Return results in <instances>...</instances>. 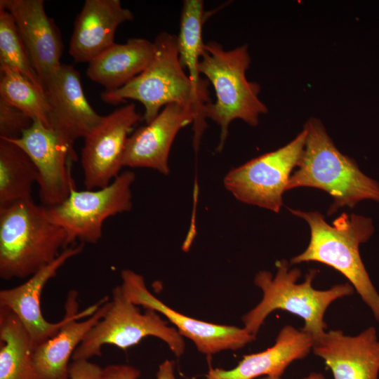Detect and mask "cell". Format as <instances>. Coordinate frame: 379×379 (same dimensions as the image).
Masks as SVG:
<instances>
[{
  "instance_id": "24",
  "label": "cell",
  "mask_w": 379,
  "mask_h": 379,
  "mask_svg": "<svg viewBox=\"0 0 379 379\" xmlns=\"http://www.w3.org/2000/svg\"><path fill=\"white\" fill-rule=\"evenodd\" d=\"M204 20L203 1H184L177 40L182 66L187 69L188 76L195 88L199 93L209 96L208 81L200 77L199 71V62L205 44L202 38Z\"/></svg>"
},
{
  "instance_id": "9",
  "label": "cell",
  "mask_w": 379,
  "mask_h": 379,
  "mask_svg": "<svg viewBox=\"0 0 379 379\" xmlns=\"http://www.w3.org/2000/svg\"><path fill=\"white\" fill-rule=\"evenodd\" d=\"M306 138L303 128L284 147L232 169L224 178L225 187L239 201L279 212L283 194L301 158Z\"/></svg>"
},
{
  "instance_id": "29",
  "label": "cell",
  "mask_w": 379,
  "mask_h": 379,
  "mask_svg": "<svg viewBox=\"0 0 379 379\" xmlns=\"http://www.w3.org/2000/svg\"><path fill=\"white\" fill-rule=\"evenodd\" d=\"M140 371L128 364H110L103 368L102 379H138Z\"/></svg>"
},
{
  "instance_id": "31",
  "label": "cell",
  "mask_w": 379,
  "mask_h": 379,
  "mask_svg": "<svg viewBox=\"0 0 379 379\" xmlns=\"http://www.w3.org/2000/svg\"><path fill=\"white\" fill-rule=\"evenodd\" d=\"M260 379H282V378L281 377H276V376H264L261 378ZM302 379H326V378L324 375L321 373L312 372Z\"/></svg>"
},
{
  "instance_id": "16",
  "label": "cell",
  "mask_w": 379,
  "mask_h": 379,
  "mask_svg": "<svg viewBox=\"0 0 379 379\" xmlns=\"http://www.w3.org/2000/svg\"><path fill=\"white\" fill-rule=\"evenodd\" d=\"M312 350L334 379H378L379 339L373 326L356 335L341 330L326 331L313 339Z\"/></svg>"
},
{
  "instance_id": "5",
  "label": "cell",
  "mask_w": 379,
  "mask_h": 379,
  "mask_svg": "<svg viewBox=\"0 0 379 379\" xmlns=\"http://www.w3.org/2000/svg\"><path fill=\"white\" fill-rule=\"evenodd\" d=\"M67 248V235L32 198L0 206V277H31Z\"/></svg>"
},
{
  "instance_id": "30",
  "label": "cell",
  "mask_w": 379,
  "mask_h": 379,
  "mask_svg": "<svg viewBox=\"0 0 379 379\" xmlns=\"http://www.w3.org/2000/svg\"><path fill=\"white\" fill-rule=\"evenodd\" d=\"M157 379H175V361L166 359L159 366Z\"/></svg>"
},
{
  "instance_id": "27",
  "label": "cell",
  "mask_w": 379,
  "mask_h": 379,
  "mask_svg": "<svg viewBox=\"0 0 379 379\" xmlns=\"http://www.w3.org/2000/svg\"><path fill=\"white\" fill-rule=\"evenodd\" d=\"M34 121L27 114L0 99V138L18 139Z\"/></svg>"
},
{
  "instance_id": "19",
  "label": "cell",
  "mask_w": 379,
  "mask_h": 379,
  "mask_svg": "<svg viewBox=\"0 0 379 379\" xmlns=\"http://www.w3.org/2000/svg\"><path fill=\"white\" fill-rule=\"evenodd\" d=\"M133 18L119 0H86L74 21L69 55L77 62L88 63L115 43L117 27Z\"/></svg>"
},
{
  "instance_id": "14",
  "label": "cell",
  "mask_w": 379,
  "mask_h": 379,
  "mask_svg": "<svg viewBox=\"0 0 379 379\" xmlns=\"http://www.w3.org/2000/svg\"><path fill=\"white\" fill-rule=\"evenodd\" d=\"M77 291H69L65 310L67 321L58 333L37 346L34 363L41 379H67L69 360L86 333L107 313L110 300L107 296L79 312Z\"/></svg>"
},
{
  "instance_id": "15",
  "label": "cell",
  "mask_w": 379,
  "mask_h": 379,
  "mask_svg": "<svg viewBox=\"0 0 379 379\" xmlns=\"http://www.w3.org/2000/svg\"><path fill=\"white\" fill-rule=\"evenodd\" d=\"M0 8L13 15L32 65L44 86L60 67L63 45L43 0H0Z\"/></svg>"
},
{
  "instance_id": "12",
  "label": "cell",
  "mask_w": 379,
  "mask_h": 379,
  "mask_svg": "<svg viewBox=\"0 0 379 379\" xmlns=\"http://www.w3.org/2000/svg\"><path fill=\"white\" fill-rule=\"evenodd\" d=\"M9 141L20 147L36 166L43 206H54L68 197L75 188L71 175L72 163L77 159L73 146L38 120L20 138Z\"/></svg>"
},
{
  "instance_id": "13",
  "label": "cell",
  "mask_w": 379,
  "mask_h": 379,
  "mask_svg": "<svg viewBox=\"0 0 379 379\" xmlns=\"http://www.w3.org/2000/svg\"><path fill=\"white\" fill-rule=\"evenodd\" d=\"M49 126L68 144L85 138L102 120L88 102L80 74L72 65L61 64L44 86Z\"/></svg>"
},
{
  "instance_id": "23",
  "label": "cell",
  "mask_w": 379,
  "mask_h": 379,
  "mask_svg": "<svg viewBox=\"0 0 379 379\" xmlns=\"http://www.w3.org/2000/svg\"><path fill=\"white\" fill-rule=\"evenodd\" d=\"M39 178L29 156L17 145L0 138V206L32 198Z\"/></svg>"
},
{
  "instance_id": "25",
  "label": "cell",
  "mask_w": 379,
  "mask_h": 379,
  "mask_svg": "<svg viewBox=\"0 0 379 379\" xmlns=\"http://www.w3.org/2000/svg\"><path fill=\"white\" fill-rule=\"evenodd\" d=\"M0 99L50 128L45 92L22 74L6 65H0Z\"/></svg>"
},
{
  "instance_id": "4",
  "label": "cell",
  "mask_w": 379,
  "mask_h": 379,
  "mask_svg": "<svg viewBox=\"0 0 379 379\" xmlns=\"http://www.w3.org/2000/svg\"><path fill=\"white\" fill-rule=\"evenodd\" d=\"M274 276L268 271H260L254 283L262 292V300L242 317L244 328L256 337L265 320L273 311L279 310L300 317L305 323L301 329L313 339L326 331L324 315L335 300L350 296L354 288L350 283L334 285L326 290L312 286L317 270H311L303 282L298 283L301 276L298 268H290L285 260L277 261Z\"/></svg>"
},
{
  "instance_id": "3",
  "label": "cell",
  "mask_w": 379,
  "mask_h": 379,
  "mask_svg": "<svg viewBox=\"0 0 379 379\" xmlns=\"http://www.w3.org/2000/svg\"><path fill=\"white\" fill-rule=\"evenodd\" d=\"M304 129L307 132L305 148L287 190L309 187L325 191L333 200L328 215L340 207L353 208L363 200L379 202V183L338 149L320 120L310 119Z\"/></svg>"
},
{
  "instance_id": "26",
  "label": "cell",
  "mask_w": 379,
  "mask_h": 379,
  "mask_svg": "<svg viewBox=\"0 0 379 379\" xmlns=\"http://www.w3.org/2000/svg\"><path fill=\"white\" fill-rule=\"evenodd\" d=\"M0 65L22 74L45 92L10 12L0 8Z\"/></svg>"
},
{
  "instance_id": "2",
  "label": "cell",
  "mask_w": 379,
  "mask_h": 379,
  "mask_svg": "<svg viewBox=\"0 0 379 379\" xmlns=\"http://www.w3.org/2000/svg\"><path fill=\"white\" fill-rule=\"evenodd\" d=\"M310 228L306 249L291 259V265L317 262L333 267L344 275L379 322V293L375 288L359 253V246L374 232L371 218L342 213L329 225L318 211L289 208Z\"/></svg>"
},
{
  "instance_id": "22",
  "label": "cell",
  "mask_w": 379,
  "mask_h": 379,
  "mask_svg": "<svg viewBox=\"0 0 379 379\" xmlns=\"http://www.w3.org/2000/svg\"><path fill=\"white\" fill-rule=\"evenodd\" d=\"M34 347L18 317L0 306V379H41L34 363Z\"/></svg>"
},
{
  "instance_id": "10",
  "label": "cell",
  "mask_w": 379,
  "mask_h": 379,
  "mask_svg": "<svg viewBox=\"0 0 379 379\" xmlns=\"http://www.w3.org/2000/svg\"><path fill=\"white\" fill-rule=\"evenodd\" d=\"M120 286L131 302L164 315L177 327L178 332L191 340L198 351L204 354L237 350L255 339V336L244 327L206 322L174 310L154 296L147 288L144 277L131 270H122Z\"/></svg>"
},
{
  "instance_id": "11",
  "label": "cell",
  "mask_w": 379,
  "mask_h": 379,
  "mask_svg": "<svg viewBox=\"0 0 379 379\" xmlns=\"http://www.w3.org/2000/svg\"><path fill=\"white\" fill-rule=\"evenodd\" d=\"M140 119L134 104L125 105L103 116L84 138L81 165L86 189L106 187L121 173L128 134Z\"/></svg>"
},
{
  "instance_id": "28",
  "label": "cell",
  "mask_w": 379,
  "mask_h": 379,
  "mask_svg": "<svg viewBox=\"0 0 379 379\" xmlns=\"http://www.w3.org/2000/svg\"><path fill=\"white\" fill-rule=\"evenodd\" d=\"M103 368L88 360L73 361L69 365L67 379H102Z\"/></svg>"
},
{
  "instance_id": "6",
  "label": "cell",
  "mask_w": 379,
  "mask_h": 379,
  "mask_svg": "<svg viewBox=\"0 0 379 379\" xmlns=\"http://www.w3.org/2000/svg\"><path fill=\"white\" fill-rule=\"evenodd\" d=\"M251 60L246 44L229 51L214 41L204 44L199 71L213 85L216 100L205 105L203 114L220 127L218 150L223 148L232 121L256 126L260 116L268 111L259 98L260 85L246 78Z\"/></svg>"
},
{
  "instance_id": "18",
  "label": "cell",
  "mask_w": 379,
  "mask_h": 379,
  "mask_svg": "<svg viewBox=\"0 0 379 379\" xmlns=\"http://www.w3.org/2000/svg\"><path fill=\"white\" fill-rule=\"evenodd\" d=\"M84 244L65 248L50 264L44 267L23 284L0 291V306L11 310L27 328L34 349L55 336L67 321L66 314L57 323L46 320L41 311L40 298L46 284L70 258L80 254Z\"/></svg>"
},
{
  "instance_id": "17",
  "label": "cell",
  "mask_w": 379,
  "mask_h": 379,
  "mask_svg": "<svg viewBox=\"0 0 379 379\" xmlns=\"http://www.w3.org/2000/svg\"><path fill=\"white\" fill-rule=\"evenodd\" d=\"M194 114L178 104H169L146 126L136 129L126 141L122 165L147 168L168 175V156L179 131L193 124Z\"/></svg>"
},
{
  "instance_id": "20",
  "label": "cell",
  "mask_w": 379,
  "mask_h": 379,
  "mask_svg": "<svg viewBox=\"0 0 379 379\" xmlns=\"http://www.w3.org/2000/svg\"><path fill=\"white\" fill-rule=\"evenodd\" d=\"M313 338L291 325L279 332L275 343L260 352L244 355L232 369L210 368L205 379H254L281 377L293 361L306 357L312 350Z\"/></svg>"
},
{
  "instance_id": "8",
  "label": "cell",
  "mask_w": 379,
  "mask_h": 379,
  "mask_svg": "<svg viewBox=\"0 0 379 379\" xmlns=\"http://www.w3.org/2000/svg\"><path fill=\"white\" fill-rule=\"evenodd\" d=\"M135 179V173L126 171L102 188L81 191L74 188L61 203L45 206L46 215L65 232L67 246L76 240L96 244L102 237L106 219L132 208L131 186Z\"/></svg>"
},
{
  "instance_id": "21",
  "label": "cell",
  "mask_w": 379,
  "mask_h": 379,
  "mask_svg": "<svg viewBox=\"0 0 379 379\" xmlns=\"http://www.w3.org/2000/svg\"><path fill=\"white\" fill-rule=\"evenodd\" d=\"M155 52L154 41L131 38L125 44H113L88 62L87 77L105 88L117 90L141 74L150 64Z\"/></svg>"
},
{
  "instance_id": "1",
  "label": "cell",
  "mask_w": 379,
  "mask_h": 379,
  "mask_svg": "<svg viewBox=\"0 0 379 379\" xmlns=\"http://www.w3.org/2000/svg\"><path fill=\"white\" fill-rule=\"evenodd\" d=\"M154 44V55L148 67L123 87L104 91L100 98L110 105L127 99L140 102L145 108L142 118L146 124L167 105L175 103L190 109L194 114L193 145L197 151L207 126L203 110L211 102L209 96L199 93L185 73L180 61L177 36L161 32Z\"/></svg>"
},
{
  "instance_id": "7",
  "label": "cell",
  "mask_w": 379,
  "mask_h": 379,
  "mask_svg": "<svg viewBox=\"0 0 379 379\" xmlns=\"http://www.w3.org/2000/svg\"><path fill=\"white\" fill-rule=\"evenodd\" d=\"M112 294L107 313L76 348L72 356L73 361L88 360L92 357L100 356L105 345L126 350L148 336L163 340L177 357L184 354L183 336L175 327L169 326L159 312L146 309L142 313L138 305L128 299L121 286H115Z\"/></svg>"
}]
</instances>
